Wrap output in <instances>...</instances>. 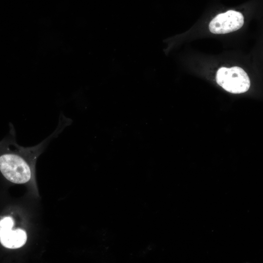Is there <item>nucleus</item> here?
Segmentation results:
<instances>
[{"label":"nucleus","instance_id":"nucleus-1","mask_svg":"<svg viewBox=\"0 0 263 263\" xmlns=\"http://www.w3.org/2000/svg\"><path fill=\"white\" fill-rule=\"evenodd\" d=\"M216 80L224 89L233 94L246 92L250 86L247 74L242 68L237 66L220 68L217 72Z\"/></svg>","mask_w":263,"mask_h":263},{"label":"nucleus","instance_id":"nucleus-3","mask_svg":"<svg viewBox=\"0 0 263 263\" xmlns=\"http://www.w3.org/2000/svg\"><path fill=\"white\" fill-rule=\"evenodd\" d=\"M14 220L11 217H5L0 220V242L4 247L16 249L22 246L26 243V232L21 229L13 230Z\"/></svg>","mask_w":263,"mask_h":263},{"label":"nucleus","instance_id":"nucleus-2","mask_svg":"<svg viewBox=\"0 0 263 263\" xmlns=\"http://www.w3.org/2000/svg\"><path fill=\"white\" fill-rule=\"evenodd\" d=\"M244 23L242 14L230 10L215 17L209 23V29L213 34H226L239 29Z\"/></svg>","mask_w":263,"mask_h":263}]
</instances>
